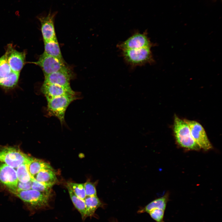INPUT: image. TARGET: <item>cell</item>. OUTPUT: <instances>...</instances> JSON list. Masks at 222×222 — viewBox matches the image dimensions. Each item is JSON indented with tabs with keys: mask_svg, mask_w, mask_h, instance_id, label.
<instances>
[{
	"mask_svg": "<svg viewBox=\"0 0 222 222\" xmlns=\"http://www.w3.org/2000/svg\"><path fill=\"white\" fill-rule=\"evenodd\" d=\"M10 191L35 210L49 207L50 195L32 189L25 191L14 189Z\"/></svg>",
	"mask_w": 222,
	"mask_h": 222,
	"instance_id": "1",
	"label": "cell"
},
{
	"mask_svg": "<svg viewBox=\"0 0 222 222\" xmlns=\"http://www.w3.org/2000/svg\"><path fill=\"white\" fill-rule=\"evenodd\" d=\"M173 131L176 141L181 146L191 150L200 149L192 137L187 124L176 115L174 117Z\"/></svg>",
	"mask_w": 222,
	"mask_h": 222,
	"instance_id": "2",
	"label": "cell"
},
{
	"mask_svg": "<svg viewBox=\"0 0 222 222\" xmlns=\"http://www.w3.org/2000/svg\"><path fill=\"white\" fill-rule=\"evenodd\" d=\"M30 157L17 147L0 145V162L14 168L27 164Z\"/></svg>",
	"mask_w": 222,
	"mask_h": 222,
	"instance_id": "3",
	"label": "cell"
},
{
	"mask_svg": "<svg viewBox=\"0 0 222 222\" xmlns=\"http://www.w3.org/2000/svg\"><path fill=\"white\" fill-rule=\"evenodd\" d=\"M75 95H66L47 100L48 113L58 118L62 125L64 123L65 113L68 106L77 98Z\"/></svg>",
	"mask_w": 222,
	"mask_h": 222,
	"instance_id": "4",
	"label": "cell"
},
{
	"mask_svg": "<svg viewBox=\"0 0 222 222\" xmlns=\"http://www.w3.org/2000/svg\"><path fill=\"white\" fill-rule=\"evenodd\" d=\"M151 48L147 47L122 51L121 54L126 63L132 67L152 64L155 61Z\"/></svg>",
	"mask_w": 222,
	"mask_h": 222,
	"instance_id": "5",
	"label": "cell"
},
{
	"mask_svg": "<svg viewBox=\"0 0 222 222\" xmlns=\"http://www.w3.org/2000/svg\"><path fill=\"white\" fill-rule=\"evenodd\" d=\"M20 73L13 71L5 55L0 58V87L5 90L14 88L17 85Z\"/></svg>",
	"mask_w": 222,
	"mask_h": 222,
	"instance_id": "6",
	"label": "cell"
},
{
	"mask_svg": "<svg viewBox=\"0 0 222 222\" xmlns=\"http://www.w3.org/2000/svg\"><path fill=\"white\" fill-rule=\"evenodd\" d=\"M154 45L146 31L143 33H135L125 41L118 44L117 47L121 51H124L151 47Z\"/></svg>",
	"mask_w": 222,
	"mask_h": 222,
	"instance_id": "7",
	"label": "cell"
},
{
	"mask_svg": "<svg viewBox=\"0 0 222 222\" xmlns=\"http://www.w3.org/2000/svg\"><path fill=\"white\" fill-rule=\"evenodd\" d=\"M40 67L46 76L56 72L67 66L64 60H61L43 53L38 61L31 62Z\"/></svg>",
	"mask_w": 222,
	"mask_h": 222,
	"instance_id": "8",
	"label": "cell"
},
{
	"mask_svg": "<svg viewBox=\"0 0 222 222\" xmlns=\"http://www.w3.org/2000/svg\"><path fill=\"white\" fill-rule=\"evenodd\" d=\"M184 121L189 127L193 139L200 148L206 150L211 149L212 145L202 125L195 121L187 119Z\"/></svg>",
	"mask_w": 222,
	"mask_h": 222,
	"instance_id": "9",
	"label": "cell"
},
{
	"mask_svg": "<svg viewBox=\"0 0 222 222\" xmlns=\"http://www.w3.org/2000/svg\"><path fill=\"white\" fill-rule=\"evenodd\" d=\"M12 70L20 73L25 63V52H19L14 49L12 45H8L4 54Z\"/></svg>",
	"mask_w": 222,
	"mask_h": 222,
	"instance_id": "10",
	"label": "cell"
},
{
	"mask_svg": "<svg viewBox=\"0 0 222 222\" xmlns=\"http://www.w3.org/2000/svg\"><path fill=\"white\" fill-rule=\"evenodd\" d=\"M73 77L71 70L67 66L56 72L44 76L43 82L70 87V81Z\"/></svg>",
	"mask_w": 222,
	"mask_h": 222,
	"instance_id": "11",
	"label": "cell"
},
{
	"mask_svg": "<svg viewBox=\"0 0 222 222\" xmlns=\"http://www.w3.org/2000/svg\"><path fill=\"white\" fill-rule=\"evenodd\" d=\"M0 163V182L9 190L16 189L18 181L16 171L11 166Z\"/></svg>",
	"mask_w": 222,
	"mask_h": 222,
	"instance_id": "12",
	"label": "cell"
},
{
	"mask_svg": "<svg viewBox=\"0 0 222 222\" xmlns=\"http://www.w3.org/2000/svg\"><path fill=\"white\" fill-rule=\"evenodd\" d=\"M41 91L47 100L66 95L76 94L71 87H65L44 82L41 86Z\"/></svg>",
	"mask_w": 222,
	"mask_h": 222,
	"instance_id": "13",
	"label": "cell"
},
{
	"mask_svg": "<svg viewBox=\"0 0 222 222\" xmlns=\"http://www.w3.org/2000/svg\"><path fill=\"white\" fill-rule=\"evenodd\" d=\"M55 15L54 14L49 13L46 16L39 17L44 42L57 39L54 25Z\"/></svg>",
	"mask_w": 222,
	"mask_h": 222,
	"instance_id": "14",
	"label": "cell"
},
{
	"mask_svg": "<svg viewBox=\"0 0 222 222\" xmlns=\"http://www.w3.org/2000/svg\"><path fill=\"white\" fill-rule=\"evenodd\" d=\"M34 179L51 188L57 181V178L53 168H47L41 170L35 175Z\"/></svg>",
	"mask_w": 222,
	"mask_h": 222,
	"instance_id": "15",
	"label": "cell"
},
{
	"mask_svg": "<svg viewBox=\"0 0 222 222\" xmlns=\"http://www.w3.org/2000/svg\"><path fill=\"white\" fill-rule=\"evenodd\" d=\"M26 164L31 180L34 179L35 175L41 170L47 168H52L48 163L31 157L28 162Z\"/></svg>",
	"mask_w": 222,
	"mask_h": 222,
	"instance_id": "16",
	"label": "cell"
},
{
	"mask_svg": "<svg viewBox=\"0 0 222 222\" xmlns=\"http://www.w3.org/2000/svg\"><path fill=\"white\" fill-rule=\"evenodd\" d=\"M169 195L166 194L163 196L155 199L146 206L144 208L138 211V212H147L154 210H162L165 211Z\"/></svg>",
	"mask_w": 222,
	"mask_h": 222,
	"instance_id": "17",
	"label": "cell"
},
{
	"mask_svg": "<svg viewBox=\"0 0 222 222\" xmlns=\"http://www.w3.org/2000/svg\"><path fill=\"white\" fill-rule=\"evenodd\" d=\"M44 42V53L59 60H64L57 39Z\"/></svg>",
	"mask_w": 222,
	"mask_h": 222,
	"instance_id": "18",
	"label": "cell"
},
{
	"mask_svg": "<svg viewBox=\"0 0 222 222\" xmlns=\"http://www.w3.org/2000/svg\"><path fill=\"white\" fill-rule=\"evenodd\" d=\"M84 200L86 206V218L93 216L96 210L102 205L97 196H86Z\"/></svg>",
	"mask_w": 222,
	"mask_h": 222,
	"instance_id": "19",
	"label": "cell"
},
{
	"mask_svg": "<svg viewBox=\"0 0 222 222\" xmlns=\"http://www.w3.org/2000/svg\"><path fill=\"white\" fill-rule=\"evenodd\" d=\"M70 197L75 208L81 214L82 220L86 218V206L84 200L78 197L68 186H66Z\"/></svg>",
	"mask_w": 222,
	"mask_h": 222,
	"instance_id": "20",
	"label": "cell"
},
{
	"mask_svg": "<svg viewBox=\"0 0 222 222\" xmlns=\"http://www.w3.org/2000/svg\"><path fill=\"white\" fill-rule=\"evenodd\" d=\"M17 168L16 171L19 181L27 183L31 180L26 164H22Z\"/></svg>",
	"mask_w": 222,
	"mask_h": 222,
	"instance_id": "21",
	"label": "cell"
},
{
	"mask_svg": "<svg viewBox=\"0 0 222 222\" xmlns=\"http://www.w3.org/2000/svg\"><path fill=\"white\" fill-rule=\"evenodd\" d=\"M67 186L70 188L78 197L84 200L86 196L84 183L69 182L67 183Z\"/></svg>",
	"mask_w": 222,
	"mask_h": 222,
	"instance_id": "22",
	"label": "cell"
},
{
	"mask_svg": "<svg viewBox=\"0 0 222 222\" xmlns=\"http://www.w3.org/2000/svg\"><path fill=\"white\" fill-rule=\"evenodd\" d=\"M31 180L32 189L51 195V187L38 182L34 179Z\"/></svg>",
	"mask_w": 222,
	"mask_h": 222,
	"instance_id": "23",
	"label": "cell"
},
{
	"mask_svg": "<svg viewBox=\"0 0 222 222\" xmlns=\"http://www.w3.org/2000/svg\"><path fill=\"white\" fill-rule=\"evenodd\" d=\"M86 196H97V191L94 184L89 182L87 181L84 183Z\"/></svg>",
	"mask_w": 222,
	"mask_h": 222,
	"instance_id": "24",
	"label": "cell"
},
{
	"mask_svg": "<svg viewBox=\"0 0 222 222\" xmlns=\"http://www.w3.org/2000/svg\"><path fill=\"white\" fill-rule=\"evenodd\" d=\"M31 180L27 183H22L18 181L17 188L15 189L22 191L28 190L31 189Z\"/></svg>",
	"mask_w": 222,
	"mask_h": 222,
	"instance_id": "25",
	"label": "cell"
},
{
	"mask_svg": "<svg viewBox=\"0 0 222 222\" xmlns=\"http://www.w3.org/2000/svg\"></svg>",
	"mask_w": 222,
	"mask_h": 222,
	"instance_id": "26",
	"label": "cell"
}]
</instances>
